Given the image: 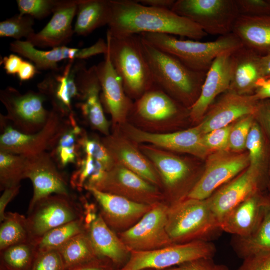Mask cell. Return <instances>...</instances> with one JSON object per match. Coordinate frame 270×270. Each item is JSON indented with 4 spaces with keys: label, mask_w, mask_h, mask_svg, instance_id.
<instances>
[{
    "label": "cell",
    "mask_w": 270,
    "mask_h": 270,
    "mask_svg": "<svg viewBox=\"0 0 270 270\" xmlns=\"http://www.w3.org/2000/svg\"><path fill=\"white\" fill-rule=\"evenodd\" d=\"M214 244L196 240L150 251H132L126 264L118 270H165L202 258H213Z\"/></svg>",
    "instance_id": "obj_7"
},
{
    "label": "cell",
    "mask_w": 270,
    "mask_h": 270,
    "mask_svg": "<svg viewBox=\"0 0 270 270\" xmlns=\"http://www.w3.org/2000/svg\"><path fill=\"white\" fill-rule=\"evenodd\" d=\"M38 252L36 242L13 246L0 251V270H30Z\"/></svg>",
    "instance_id": "obj_37"
},
{
    "label": "cell",
    "mask_w": 270,
    "mask_h": 270,
    "mask_svg": "<svg viewBox=\"0 0 270 270\" xmlns=\"http://www.w3.org/2000/svg\"><path fill=\"white\" fill-rule=\"evenodd\" d=\"M260 71L262 79L270 77V53L261 56Z\"/></svg>",
    "instance_id": "obj_58"
},
{
    "label": "cell",
    "mask_w": 270,
    "mask_h": 270,
    "mask_svg": "<svg viewBox=\"0 0 270 270\" xmlns=\"http://www.w3.org/2000/svg\"><path fill=\"white\" fill-rule=\"evenodd\" d=\"M79 92L76 106L94 129L106 136L110 135V124L104 113L101 101V87L96 66L88 68L84 60L80 62L76 76Z\"/></svg>",
    "instance_id": "obj_20"
},
{
    "label": "cell",
    "mask_w": 270,
    "mask_h": 270,
    "mask_svg": "<svg viewBox=\"0 0 270 270\" xmlns=\"http://www.w3.org/2000/svg\"><path fill=\"white\" fill-rule=\"evenodd\" d=\"M165 270H229L223 264H216L212 258H202Z\"/></svg>",
    "instance_id": "obj_50"
},
{
    "label": "cell",
    "mask_w": 270,
    "mask_h": 270,
    "mask_svg": "<svg viewBox=\"0 0 270 270\" xmlns=\"http://www.w3.org/2000/svg\"><path fill=\"white\" fill-rule=\"evenodd\" d=\"M69 62L62 68L51 71L38 84L39 92L52 102V108L66 116L72 112V102L79 97L76 76L80 62Z\"/></svg>",
    "instance_id": "obj_25"
},
{
    "label": "cell",
    "mask_w": 270,
    "mask_h": 270,
    "mask_svg": "<svg viewBox=\"0 0 270 270\" xmlns=\"http://www.w3.org/2000/svg\"><path fill=\"white\" fill-rule=\"evenodd\" d=\"M183 111L178 102L154 84L134 103L128 118L148 128L164 130Z\"/></svg>",
    "instance_id": "obj_17"
},
{
    "label": "cell",
    "mask_w": 270,
    "mask_h": 270,
    "mask_svg": "<svg viewBox=\"0 0 270 270\" xmlns=\"http://www.w3.org/2000/svg\"><path fill=\"white\" fill-rule=\"evenodd\" d=\"M27 158L22 156L0 151V188L20 185L26 178Z\"/></svg>",
    "instance_id": "obj_39"
},
{
    "label": "cell",
    "mask_w": 270,
    "mask_h": 270,
    "mask_svg": "<svg viewBox=\"0 0 270 270\" xmlns=\"http://www.w3.org/2000/svg\"><path fill=\"white\" fill-rule=\"evenodd\" d=\"M34 18L29 16L19 14L0 22V36L11 38L20 40H26L34 34L33 28Z\"/></svg>",
    "instance_id": "obj_41"
},
{
    "label": "cell",
    "mask_w": 270,
    "mask_h": 270,
    "mask_svg": "<svg viewBox=\"0 0 270 270\" xmlns=\"http://www.w3.org/2000/svg\"><path fill=\"white\" fill-rule=\"evenodd\" d=\"M269 2H270V0H269Z\"/></svg>",
    "instance_id": "obj_60"
},
{
    "label": "cell",
    "mask_w": 270,
    "mask_h": 270,
    "mask_svg": "<svg viewBox=\"0 0 270 270\" xmlns=\"http://www.w3.org/2000/svg\"><path fill=\"white\" fill-rule=\"evenodd\" d=\"M254 94L258 100L270 99V78L260 80Z\"/></svg>",
    "instance_id": "obj_56"
},
{
    "label": "cell",
    "mask_w": 270,
    "mask_h": 270,
    "mask_svg": "<svg viewBox=\"0 0 270 270\" xmlns=\"http://www.w3.org/2000/svg\"><path fill=\"white\" fill-rule=\"evenodd\" d=\"M38 68L32 62L24 60L22 64L18 76L21 82L29 80L38 73Z\"/></svg>",
    "instance_id": "obj_55"
},
{
    "label": "cell",
    "mask_w": 270,
    "mask_h": 270,
    "mask_svg": "<svg viewBox=\"0 0 270 270\" xmlns=\"http://www.w3.org/2000/svg\"><path fill=\"white\" fill-rule=\"evenodd\" d=\"M232 52L219 55L208 71L200 95L190 109V118L193 122H200L216 98L229 90Z\"/></svg>",
    "instance_id": "obj_26"
},
{
    "label": "cell",
    "mask_w": 270,
    "mask_h": 270,
    "mask_svg": "<svg viewBox=\"0 0 270 270\" xmlns=\"http://www.w3.org/2000/svg\"><path fill=\"white\" fill-rule=\"evenodd\" d=\"M254 115L270 144V99L259 100Z\"/></svg>",
    "instance_id": "obj_51"
},
{
    "label": "cell",
    "mask_w": 270,
    "mask_h": 270,
    "mask_svg": "<svg viewBox=\"0 0 270 270\" xmlns=\"http://www.w3.org/2000/svg\"><path fill=\"white\" fill-rule=\"evenodd\" d=\"M0 226V251L22 244L35 242L27 218L17 212H6Z\"/></svg>",
    "instance_id": "obj_35"
},
{
    "label": "cell",
    "mask_w": 270,
    "mask_h": 270,
    "mask_svg": "<svg viewBox=\"0 0 270 270\" xmlns=\"http://www.w3.org/2000/svg\"><path fill=\"white\" fill-rule=\"evenodd\" d=\"M269 78H270V77Z\"/></svg>",
    "instance_id": "obj_61"
},
{
    "label": "cell",
    "mask_w": 270,
    "mask_h": 270,
    "mask_svg": "<svg viewBox=\"0 0 270 270\" xmlns=\"http://www.w3.org/2000/svg\"><path fill=\"white\" fill-rule=\"evenodd\" d=\"M86 232L84 218L62 225L39 239L36 243L38 250H58L72 238Z\"/></svg>",
    "instance_id": "obj_40"
},
{
    "label": "cell",
    "mask_w": 270,
    "mask_h": 270,
    "mask_svg": "<svg viewBox=\"0 0 270 270\" xmlns=\"http://www.w3.org/2000/svg\"><path fill=\"white\" fill-rule=\"evenodd\" d=\"M115 265L109 260L98 258L88 262L65 270H114Z\"/></svg>",
    "instance_id": "obj_52"
},
{
    "label": "cell",
    "mask_w": 270,
    "mask_h": 270,
    "mask_svg": "<svg viewBox=\"0 0 270 270\" xmlns=\"http://www.w3.org/2000/svg\"><path fill=\"white\" fill-rule=\"evenodd\" d=\"M237 270H270V252L250 256Z\"/></svg>",
    "instance_id": "obj_49"
},
{
    "label": "cell",
    "mask_w": 270,
    "mask_h": 270,
    "mask_svg": "<svg viewBox=\"0 0 270 270\" xmlns=\"http://www.w3.org/2000/svg\"><path fill=\"white\" fill-rule=\"evenodd\" d=\"M261 56L244 46L232 52V76L228 90L240 95L254 94L258 82L262 79Z\"/></svg>",
    "instance_id": "obj_29"
},
{
    "label": "cell",
    "mask_w": 270,
    "mask_h": 270,
    "mask_svg": "<svg viewBox=\"0 0 270 270\" xmlns=\"http://www.w3.org/2000/svg\"><path fill=\"white\" fill-rule=\"evenodd\" d=\"M26 158V178L30 180L34 188L28 210L39 200L53 194L71 196L68 182L50 153Z\"/></svg>",
    "instance_id": "obj_19"
},
{
    "label": "cell",
    "mask_w": 270,
    "mask_h": 270,
    "mask_svg": "<svg viewBox=\"0 0 270 270\" xmlns=\"http://www.w3.org/2000/svg\"><path fill=\"white\" fill-rule=\"evenodd\" d=\"M20 185L8 188L4 190L0 198V222H2L6 218V209L8 204L18 194Z\"/></svg>",
    "instance_id": "obj_53"
},
{
    "label": "cell",
    "mask_w": 270,
    "mask_h": 270,
    "mask_svg": "<svg viewBox=\"0 0 270 270\" xmlns=\"http://www.w3.org/2000/svg\"><path fill=\"white\" fill-rule=\"evenodd\" d=\"M268 185L270 189V170H269V174H268Z\"/></svg>",
    "instance_id": "obj_59"
},
{
    "label": "cell",
    "mask_w": 270,
    "mask_h": 270,
    "mask_svg": "<svg viewBox=\"0 0 270 270\" xmlns=\"http://www.w3.org/2000/svg\"><path fill=\"white\" fill-rule=\"evenodd\" d=\"M114 164L122 166L148 182L162 190V183L156 168L143 154L138 144L119 129L101 139Z\"/></svg>",
    "instance_id": "obj_22"
},
{
    "label": "cell",
    "mask_w": 270,
    "mask_h": 270,
    "mask_svg": "<svg viewBox=\"0 0 270 270\" xmlns=\"http://www.w3.org/2000/svg\"><path fill=\"white\" fill-rule=\"evenodd\" d=\"M10 50L30 60L38 70L53 71L59 68L58 64L64 60H84L96 55L104 54L108 46L106 42L100 38L95 44L86 48L62 46L44 51L38 50L27 40H15L10 44Z\"/></svg>",
    "instance_id": "obj_21"
},
{
    "label": "cell",
    "mask_w": 270,
    "mask_h": 270,
    "mask_svg": "<svg viewBox=\"0 0 270 270\" xmlns=\"http://www.w3.org/2000/svg\"><path fill=\"white\" fill-rule=\"evenodd\" d=\"M78 143L80 149L86 155L92 156L95 160L100 162L107 171L115 164L100 139L90 137L83 130L79 138Z\"/></svg>",
    "instance_id": "obj_42"
},
{
    "label": "cell",
    "mask_w": 270,
    "mask_h": 270,
    "mask_svg": "<svg viewBox=\"0 0 270 270\" xmlns=\"http://www.w3.org/2000/svg\"><path fill=\"white\" fill-rule=\"evenodd\" d=\"M232 32L244 46L259 55L270 53V14L255 16L240 14Z\"/></svg>",
    "instance_id": "obj_30"
},
{
    "label": "cell",
    "mask_w": 270,
    "mask_h": 270,
    "mask_svg": "<svg viewBox=\"0 0 270 270\" xmlns=\"http://www.w3.org/2000/svg\"><path fill=\"white\" fill-rule=\"evenodd\" d=\"M86 190L92 195L98 204L100 210V214L105 222L118 234L134 226L154 206L139 204L92 188Z\"/></svg>",
    "instance_id": "obj_23"
},
{
    "label": "cell",
    "mask_w": 270,
    "mask_h": 270,
    "mask_svg": "<svg viewBox=\"0 0 270 270\" xmlns=\"http://www.w3.org/2000/svg\"><path fill=\"white\" fill-rule=\"evenodd\" d=\"M0 100L7 110V116H3L6 121L23 134L41 130L51 114V110H47L44 106L46 98L40 92L29 91L22 94L10 86L0 91Z\"/></svg>",
    "instance_id": "obj_10"
},
{
    "label": "cell",
    "mask_w": 270,
    "mask_h": 270,
    "mask_svg": "<svg viewBox=\"0 0 270 270\" xmlns=\"http://www.w3.org/2000/svg\"><path fill=\"white\" fill-rule=\"evenodd\" d=\"M87 232L98 257L109 260L115 266L128 259L130 252L100 214Z\"/></svg>",
    "instance_id": "obj_31"
},
{
    "label": "cell",
    "mask_w": 270,
    "mask_h": 270,
    "mask_svg": "<svg viewBox=\"0 0 270 270\" xmlns=\"http://www.w3.org/2000/svg\"><path fill=\"white\" fill-rule=\"evenodd\" d=\"M232 246L241 258L260 252H270V204L256 230L248 236H234Z\"/></svg>",
    "instance_id": "obj_34"
},
{
    "label": "cell",
    "mask_w": 270,
    "mask_h": 270,
    "mask_svg": "<svg viewBox=\"0 0 270 270\" xmlns=\"http://www.w3.org/2000/svg\"><path fill=\"white\" fill-rule=\"evenodd\" d=\"M94 188L150 206L166 200L160 188L118 164L106 172L103 180Z\"/></svg>",
    "instance_id": "obj_15"
},
{
    "label": "cell",
    "mask_w": 270,
    "mask_h": 270,
    "mask_svg": "<svg viewBox=\"0 0 270 270\" xmlns=\"http://www.w3.org/2000/svg\"><path fill=\"white\" fill-rule=\"evenodd\" d=\"M267 172L250 165L208 198L220 223L224 216L235 206L254 194L261 192Z\"/></svg>",
    "instance_id": "obj_16"
},
{
    "label": "cell",
    "mask_w": 270,
    "mask_h": 270,
    "mask_svg": "<svg viewBox=\"0 0 270 270\" xmlns=\"http://www.w3.org/2000/svg\"><path fill=\"white\" fill-rule=\"evenodd\" d=\"M66 269L78 266L98 258L88 232L72 238L58 250Z\"/></svg>",
    "instance_id": "obj_36"
},
{
    "label": "cell",
    "mask_w": 270,
    "mask_h": 270,
    "mask_svg": "<svg viewBox=\"0 0 270 270\" xmlns=\"http://www.w3.org/2000/svg\"><path fill=\"white\" fill-rule=\"evenodd\" d=\"M110 6L108 31L114 37L164 34L199 40L208 35L196 24L171 10L146 6L132 0H110Z\"/></svg>",
    "instance_id": "obj_1"
},
{
    "label": "cell",
    "mask_w": 270,
    "mask_h": 270,
    "mask_svg": "<svg viewBox=\"0 0 270 270\" xmlns=\"http://www.w3.org/2000/svg\"><path fill=\"white\" fill-rule=\"evenodd\" d=\"M255 121L254 114L244 116L233 124L230 132L228 150L240 152L246 148V142Z\"/></svg>",
    "instance_id": "obj_43"
},
{
    "label": "cell",
    "mask_w": 270,
    "mask_h": 270,
    "mask_svg": "<svg viewBox=\"0 0 270 270\" xmlns=\"http://www.w3.org/2000/svg\"><path fill=\"white\" fill-rule=\"evenodd\" d=\"M24 60L20 56L16 54H10L5 56L1 61L6 73L9 75L18 74Z\"/></svg>",
    "instance_id": "obj_54"
},
{
    "label": "cell",
    "mask_w": 270,
    "mask_h": 270,
    "mask_svg": "<svg viewBox=\"0 0 270 270\" xmlns=\"http://www.w3.org/2000/svg\"><path fill=\"white\" fill-rule=\"evenodd\" d=\"M270 198L259 192L230 210L221 220L222 232L236 236L245 237L253 233L260 224Z\"/></svg>",
    "instance_id": "obj_28"
},
{
    "label": "cell",
    "mask_w": 270,
    "mask_h": 270,
    "mask_svg": "<svg viewBox=\"0 0 270 270\" xmlns=\"http://www.w3.org/2000/svg\"><path fill=\"white\" fill-rule=\"evenodd\" d=\"M246 148L248 151L250 165L269 172L270 144L256 120L247 138Z\"/></svg>",
    "instance_id": "obj_38"
},
{
    "label": "cell",
    "mask_w": 270,
    "mask_h": 270,
    "mask_svg": "<svg viewBox=\"0 0 270 270\" xmlns=\"http://www.w3.org/2000/svg\"><path fill=\"white\" fill-rule=\"evenodd\" d=\"M80 0H58L53 16L46 26L26 40L34 47L55 48L69 42L74 34L72 22Z\"/></svg>",
    "instance_id": "obj_27"
},
{
    "label": "cell",
    "mask_w": 270,
    "mask_h": 270,
    "mask_svg": "<svg viewBox=\"0 0 270 270\" xmlns=\"http://www.w3.org/2000/svg\"><path fill=\"white\" fill-rule=\"evenodd\" d=\"M74 34L86 36L97 28L108 24L111 16L110 0H80Z\"/></svg>",
    "instance_id": "obj_32"
},
{
    "label": "cell",
    "mask_w": 270,
    "mask_h": 270,
    "mask_svg": "<svg viewBox=\"0 0 270 270\" xmlns=\"http://www.w3.org/2000/svg\"><path fill=\"white\" fill-rule=\"evenodd\" d=\"M250 166L248 154L223 150L211 154L205 169L186 198L204 200Z\"/></svg>",
    "instance_id": "obj_11"
},
{
    "label": "cell",
    "mask_w": 270,
    "mask_h": 270,
    "mask_svg": "<svg viewBox=\"0 0 270 270\" xmlns=\"http://www.w3.org/2000/svg\"><path fill=\"white\" fill-rule=\"evenodd\" d=\"M96 68L103 107L111 116L114 128H118L128 122L134 103L126 94L122 80L112 62L108 48L104 60Z\"/></svg>",
    "instance_id": "obj_18"
},
{
    "label": "cell",
    "mask_w": 270,
    "mask_h": 270,
    "mask_svg": "<svg viewBox=\"0 0 270 270\" xmlns=\"http://www.w3.org/2000/svg\"><path fill=\"white\" fill-rule=\"evenodd\" d=\"M166 229L173 244L210 242L222 232L208 199L188 198L170 205Z\"/></svg>",
    "instance_id": "obj_5"
},
{
    "label": "cell",
    "mask_w": 270,
    "mask_h": 270,
    "mask_svg": "<svg viewBox=\"0 0 270 270\" xmlns=\"http://www.w3.org/2000/svg\"><path fill=\"white\" fill-rule=\"evenodd\" d=\"M138 2L146 6L162 9H172L175 0H137Z\"/></svg>",
    "instance_id": "obj_57"
},
{
    "label": "cell",
    "mask_w": 270,
    "mask_h": 270,
    "mask_svg": "<svg viewBox=\"0 0 270 270\" xmlns=\"http://www.w3.org/2000/svg\"><path fill=\"white\" fill-rule=\"evenodd\" d=\"M118 129L138 144H147L171 152L188 154L202 159L211 154L204 145L203 134L197 126L174 132L154 133L127 122Z\"/></svg>",
    "instance_id": "obj_14"
},
{
    "label": "cell",
    "mask_w": 270,
    "mask_h": 270,
    "mask_svg": "<svg viewBox=\"0 0 270 270\" xmlns=\"http://www.w3.org/2000/svg\"><path fill=\"white\" fill-rule=\"evenodd\" d=\"M138 35L152 46L176 58L189 68L204 73H207L219 55L244 46L232 32L208 42L180 40L174 36L164 34L143 33Z\"/></svg>",
    "instance_id": "obj_3"
},
{
    "label": "cell",
    "mask_w": 270,
    "mask_h": 270,
    "mask_svg": "<svg viewBox=\"0 0 270 270\" xmlns=\"http://www.w3.org/2000/svg\"><path fill=\"white\" fill-rule=\"evenodd\" d=\"M84 218L82 206L70 196L52 194L37 202L28 210L27 220L34 240L49 231Z\"/></svg>",
    "instance_id": "obj_12"
},
{
    "label": "cell",
    "mask_w": 270,
    "mask_h": 270,
    "mask_svg": "<svg viewBox=\"0 0 270 270\" xmlns=\"http://www.w3.org/2000/svg\"><path fill=\"white\" fill-rule=\"evenodd\" d=\"M58 250H38L30 270H65Z\"/></svg>",
    "instance_id": "obj_46"
},
{
    "label": "cell",
    "mask_w": 270,
    "mask_h": 270,
    "mask_svg": "<svg viewBox=\"0 0 270 270\" xmlns=\"http://www.w3.org/2000/svg\"><path fill=\"white\" fill-rule=\"evenodd\" d=\"M138 148L159 175L169 205L186 198L193 188L190 184L192 169L188 162L171 152L151 144H139Z\"/></svg>",
    "instance_id": "obj_9"
},
{
    "label": "cell",
    "mask_w": 270,
    "mask_h": 270,
    "mask_svg": "<svg viewBox=\"0 0 270 270\" xmlns=\"http://www.w3.org/2000/svg\"><path fill=\"white\" fill-rule=\"evenodd\" d=\"M97 161L92 156L86 155L76 162L77 170L72 174L70 182L74 188L81 190L84 188L88 181L94 172Z\"/></svg>",
    "instance_id": "obj_45"
},
{
    "label": "cell",
    "mask_w": 270,
    "mask_h": 270,
    "mask_svg": "<svg viewBox=\"0 0 270 270\" xmlns=\"http://www.w3.org/2000/svg\"><path fill=\"white\" fill-rule=\"evenodd\" d=\"M169 206L166 202L154 205L134 226L118 234L130 252L152 250L174 244L166 229Z\"/></svg>",
    "instance_id": "obj_13"
},
{
    "label": "cell",
    "mask_w": 270,
    "mask_h": 270,
    "mask_svg": "<svg viewBox=\"0 0 270 270\" xmlns=\"http://www.w3.org/2000/svg\"><path fill=\"white\" fill-rule=\"evenodd\" d=\"M233 124L203 135L204 145L211 154L228 150L230 134Z\"/></svg>",
    "instance_id": "obj_47"
},
{
    "label": "cell",
    "mask_w": 270,
    "mask_h": 270,
    "mask_svg": "<svg viewBox=\"0 0 270 270\" xmlns=\"http://www.w3.org/2000/svg\"><path fill=\"white\" fill-rule=\"evenodd\" d=\"M140 38L154 84L190 110L200 95L206 73L189 68L176 58Z\"/></svg>",
    "instance_id": "obj_2"
},
{
    "label": "cell",
    "mask_w": 270,
    "mask_h": 270,
    "mask_svg": "<svg viewBox=\"0 0 270 270\" xmlns=\"http://www.w3.org/2000/svg\"><path fill=\"white\" fill-rule=\"evenodd\" d=\"M66 116H69L52 108L46 125L41 130L25 134L14 128L0 114V151L30 157L52 150L69 124V116L65 119Z\"/></svg>",
    "instance_id": "obj_6"
},
{
    "label": "cell",
    "mask_w": 270,
    "mask_h": 270,
    "mask_svg": "<svg viewBox=\"0 0 270 270\" xmlns=\"http://www.w3.org/2000/svg\"><path fill=\"white\" fill-rule=\"evenodd\" d=\"M56 0H17L20 14L34 18L43 19L53 14L57 4Z\"/></svg>",
    "instance_id": "obj_44"
},
{
    "label": "cell",
    "mask_w": 270,
    "mask_h": 270,
    "mask_svg": "<svg viewBox=\"0 0 270 270\" xmlns=\"http://www.w3.org/2000/svg\"><path fill=\"white\" fill-rule=\"evenodd\" d=\"M240 14L262 16L270 14L269 0H235Z\"/></svg>",
    "instance_id": "obj_48"
},
{
    "label": "cell",
    "mask_w": 270,
    "mask_h": 270,
    "mask_svg": "<svg viewBox=\"0 0 270 270\" xmlns=\"http://www.w3.org/2000/svg\"><path fill=\"white\" fill-rule=\"evenodd\" d=\"M172 10L196 24L208 34L220 36L232 32L240 16L235 0H178Z\"/></svg>",
    "instance_id": "obj_8"
},
{
    "label": "cell",
    "mask_w": 270,
    "mask_h": 270,
    "mask_svg": "<svg viewBox=\"0 0 270 270\" xmlns=\"http://www.w3.org/2000/svg\"><path fill=\"white\" fill-rule=\"evenodd\" d=\"M258 102L254 94L228 90L212 104L197 126L204 135L228 126L244 116L254 114Z\"/></svg>",
    "instance_id": "obj_24"
},
{
    "label": "cell",
    "mask_w": 270,
    "mask_h": 270,
    "mask_svg": "<svg viewBox=\"0 0 270 270\" xmlns=\"http://www.w3.org/2000/svg\"><path fill=\"white\" fill-rule=\"evenodd\" d=\"M106 43L112 62L126 94L131 99L138 100L154 84L140 37H114L108 31Z\"/></svg>",
    "instance_id": "obj_4"
},
{
    "label": "cell",
    "mask_w": 270,
    "mask_h": 270,
    "mask_svg": "<svg viewBox=\"0 0 270 270\" xmlns=\"http://www.w3.org/2000/svg\"><path fill=\"white\" fill-rule=\"evenodd\" d=\"M69 124L50 153L59 167L76 163L80 158L78 140L83 130L78 124L74 112L69 115Z\"/></svg>",
    "instance_id": "obj_33"
}]
</instances>
